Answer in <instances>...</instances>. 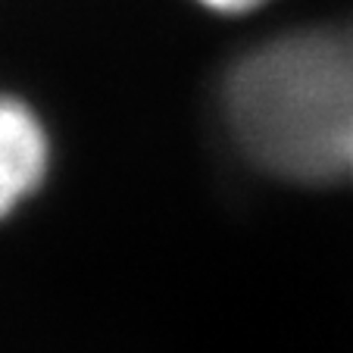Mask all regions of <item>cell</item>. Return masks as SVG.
<instances>
[{"label": "cell", "mask_w": 353, "mask_h": 353, "mask_svg": "<svg viewBox=\"0 0 353 353\" xmlns=\"http://www.w3.org/2000/svg\"><path fill=\"white\" fill-rule=\"evenodd\" d=\"M50 169V138L28 103L0 94V219L26 203Z\"/></svg>", "instance_id": "2"}, {"label": "cell", "mask_w": 353, "mask_h": 353, "mask_svg": "<svg viewBox=\"0 0 353 353\" xmlns=\"http://www.w3.org/2000/svg\"><path fill=\"white\" fill-rule=\"evenodd\" d=\"M200 7H207L213 10V13H247V10H256L260 3H266V0H197Z\"/></svg>", "instance_id": "3"}, {"label": "cell", "mask_w": 353, "mask_h": 353, "mask_svg": "<svg viewBox=\"0 0 353 353\" xmlns=\"http://www.w3.org/2000/svg\"><path fill=\"white\" fill-rule=\"evenodd\" d=\"M344 179H353V128H350V141L344 150Z\"/></svg>", "instance_id": "4"}, {"label": "cell", "mask_w": 353, "mask_h": 353, "mask_svg": "<svg viewBox=\"0 0 353 353\" xmlns=\"http://www.w3.org/2000/svg\"><path fill=\"white\" fill-rule=\"evenodd\" d=\"M225 116L263 172L300 185L344 179L353 128V28L291 32L232 66Z\"/></svg>", "instance_id": "1"}]
</instances>
